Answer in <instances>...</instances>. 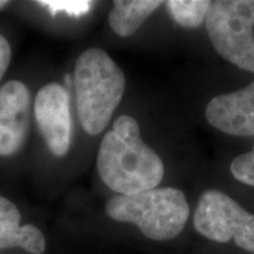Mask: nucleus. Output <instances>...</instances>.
Returning a JSON list of instances; mask_svg holds the SVG:
<instances>
[{
	"instance_id": "16",
	"label": "nucleus",
	"mask_w": 254,
	"mask_h": 254,
	"mask_svg": "<svg viewBox=\"0 0 254 254\" xmlns=\"http://www.w3.org/2000/svg\"><path fill=\"white\" fill-rule=\"evenodd\" d=\"M65 80H66V82H67V85H71V75H69V74H66Z\"/></svg>"
},
{
	"instance_id": "5",
	"label": "nucleus",
	"mask_w": 254,
	"mask_h": 254,
	"mask_svg": "<svg viewBox=\"0 0 254 254\" xmlns=\"http://www.w3.org/2000/svg\"><path fill=\"white\" fill-rule=\"evenodd\" d=\"M193 225L199 234L209 240L221 244L233 240L241 250L254 254V214L221 190L202 193Z\"/></svg>"
},
{
	"instance_id": "7",
	"label": "nucleus",
	"mask_w": 254,
	"mask_h": 254,
	"mask_svg": "<svg viewBox=\"0 0 254 254\" xmlns=\"http://www.w3.org/2000/svg\"><path fill=\"white\" fill-rule=\"evenodd\" d=\"M31 95L23 81L9 80L0 88V157L23 147L30 126Z\"/></svg>"
},
{
	"instance_id": "13",
	"label": "nucleus",
	"mask_w": 254,
	"mask_h": 254,
	"mask_svg": "<svg viewBox=\"0 0 254 254\" xmlns=\"http://www.w3.org/2000/svg\"><path fill=\"white\" fill-rule=\"evenodd\" d=\"M231 172L238 182L254 186V146L249 153L238 155L232 160Z\"/></svg>"
},
{
	"instance_id": "2",
	"label": "nucleus",
	"mask_w": 254,
	"mask_h": 254,
	"mask_svg": "<svg viewBox=\"0 0 254 254\" xmlns=\"http://www.w3.org/2000/svg\"><path fill=\"white\" fill-rule=\"evenodd\" d=\"M73 81L81 127L90 135L100 134L123 99V71L105 51L93 47L79 56Z\"/></svg>"
},
{
	"instance_id": "15",
	"label": "nucleus",
	"mask_w": 254,
	"mask_h": 254,
	"mask_svg": "<svg viewBox=\"0 0 254 254\" xmlns=\"http://www.w3.org/2000/svg\"><path fill=\"white\" fill-rule=\"evenodd\" d=\"M7 5H8V1H6V0H0V9L6 7Z\"/></svg>"
},
{
	"instance_id": "10",
	"label": "nucleus",
	"mask_w": 254,
	"mask_h": 254,
	"mask_svg": "<svg viewBox=\"0 0 254 254\" xmlns=\"http://www.w3.org/2000/svg\"><path fill=\"white\" fill-rule=\"evenodd\" d=\"M160 5L163 1L159 0H116L109 14V24L119 37H129Z\"/></svg>"
},
{
	"instance_id": "1",
	"label": "nucleus",
	"mask_w": 254,
	"mask_h": 254,
	"mask_svg": "<svg viewBox=\"0 0 254 254\" xmlns=\"http://www.w3.org/2000/svg\"><path fill=\"white\" fill-rule=\"evenodd\" d=\"M97 170L105 185L122 195L157 189L165 173L160 157L142 141L139 124L129 116L117 118L104 135Z\"/></svg>"
},
{
	"instance_id": "14",
	"label": "nucleus",
	"mask_w": 254,
	"mask_h": 254,
	"mask_svg": "<svg viewBox=\"0 0 254 254\" xmlns=\"http://www.w3.org/2000/svg\"><path fill=\"white\" fill-rule=\"evenodd\" d=\"M11 46L6 38L0 34V80L7 71L9 63H11Z\"/></svg>"
},
{
	"instance_id": "9",
	"label": "nucleus",
	"mask_w": 254,
	"mask_h": 254,
	"mask_svg": "<svg viewBox=\"0 0 254 254\" xmlns=\"http://www.w3.org/2000/svg\"><path fill=\"white\" fill-rule=\"evenodd\" d=\"M21 214L11 200L0 195V251L19 247L31 254H43L46 239L32 224L20 225Z\"/></svg>"
},
{
	"instance_id": "8",
	"label": "nucleus",
	"mask_w": 254,
	"mask_h": 254,
	"mask_svg": "<svg viewBox=\"0 0 254 254\" xmlns=\"http://www.w3.org/2000/svg\"><path fill=\"white\" fill-rule=\"evenodd\" d=\"M206 119L219 131L236 136L254 135V81L249 86L209 101Z\"/></svg>"
},
{
	"instance_id": "12",
	"label": "nucleus",
	"mask_w": 254,
	"mask_h": 254,
	"mask_svg": "<svg viewBox=\"0 0 254 254\" xmlns=\"http://www.w3.org/2000/svg\"><path fill=\"white\" fill-rule=\"evenodd\" d=\"M38 4L46 7L52 15H56L59 12H65L71 17H80L90 11L93 2L86 0H45L38 1Z\"/></svg>"
},
{
	"instance_id": "4",
	"label": "nucleus",
	"mask_w": 254,
	"mask_h": 254,
	"mask_svg": "<svg viewBox=\"0 0 254 254\" xmlns=\"http://www.w3.org/2000/svg\"><path fill=\"white\" fill-rule=\"evenodd\" d=\"M206 28L222 58L254 72V0L211 1Z\"/></svg>"
},
{
	"instance_id": "6",
	"label": "nucleus",
	"mask_w": 254,
	"mask_h": 254,
	"mask_svg": "<svg viewBox=\"0 0 254 254\" xmlns=\"http://www.w3.org/2000/svg\"><path fill=\"white\" fill-rule=\"evenodd\" d=\"M34 116L50 151L57 157L67 153L72 139V119L65 87L58 82L41 87L34 101Z\"/></svg>"
},
{
	"instance_id": "3",
	"label": "nucleus",
	"mask_w": 254,
	"mask_h": 254,
	"mask_svg": "<svg viewBox=\"0 0 254 254\" xmlns=\"http://www.w3.org/2000/svg\"><path fill=\"white\" fill-rule=\"evenodd\" d=\"M105 211L113 220L135 225L146 238L155 241L179 236L190 217L185 193L174 187L114 195L107 201Z\"/></svg>"
},
{
	"instance_id": "11",
	"label": "nucleus",
	"mask_w": 254,
	"mask_h": 254,
	"mask_svg": "<svg viewBox=\"0 0 254 254\" xmlns=\"http://www.w3.org/2000/svg\"><path fill=\"white\" fill-rule=\"evenodd\" d=\"M173 20L180 26L194 28L207 17L211 1L208 0H168L165 2Z\"/></svg>"
}]
</instances>
